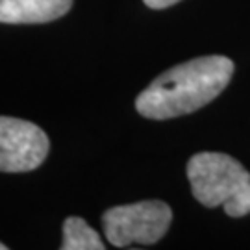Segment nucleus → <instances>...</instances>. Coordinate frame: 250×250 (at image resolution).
I'll use <instances>...</instances> for the list:
<instances>
[{"label":"nucleus","mask_w":250,"mask_h":250,"mask_svg":"<svg viewBox=\"0 0 250 250\" xmlns=\"http://www.w3.org/2000/svg\"><path fill=\"white\" fill-rule=\"evenodd\" d=\"M233 69V62L226 56H202L180 63L160 74L135 99V109L152 121L193 113L223 93Z\"/></svg>","instance_id":"obj_1"},{"label":"nucleus","mask_w":250,"mask_h":250,"mask_svg":"<svg viewBox=\"0 0 250 250\" xmlns=\"http://www.w3.org/2000/svg\"><path fill=\"white\" fill-rule=\"evenodd\" d=\"M170 223L172 209L161 200L115 206L102 213L106 239L117 249L154 245L167 233Z\"/></svg>","instance_id":"obj_2"},{"label":"nucleus","mask_w":250,"mask_h":250,"mask_svg":"<svg viewBox=\"0 0 250 250\" xmlns=\"http://www.w3.org/2000/svg\"><path fill=\"white\" fill-rule=\"evenodd\" d=\"M193 197L206 208L223 206L250 182V172L223 152H198L188 161Z\"/></svg>","instance_id":"obj_3"},{"label":"nucleus","mask_w":250,"mask_h":250,"mask_svg":"<svg viewBox=\"0 0 250 250\" xmlns=\"http://www.w3.org/2000/svg\"><path fill=\"white\" fill-rule=\"evenodd\" d=\"M50 141L37 125L15 117H0V170L28 172L46 160Z\"/></svg>","instance_id":"obj_4"},{"label":"nucleus","mask_w":250,"mask_h":250,"mask_svg":"<svg viewBox=\"0 0 250 250\" xmlns=\"http://www.w3.org/2000/svg\"><path fill=\"white\" fill-rule=\"evenodd\" d=\"M72 0H0V22L39 24L63 17Z\"/></svg>","instance_id":"obj_5"},{"label":"nucleus","mask_w":250,"mask_h":250,"mask_svg":"<svg viewBox=\"0 0 250 250\" xmlns=\"http://www.w3.org/2000/svg\"><path fill=\"white\" fill-rule=\"evenodd\" d=\"M100 235L80 217H69L63 223L62 250H104Z\"/></svg>","instance_id":"obj_6"},{"label":"nucleus","mask_w":250,"mask_h":250,"mask_svg":"<svg viewBox=\"0 0 250 250\" xmlns=\"http://www.w3.org/2000/svg\"><path fill=\"white\" fill-rule=\"evenodd\" d=\"M224 211L230 217H245L250 213V182L233 195L230 200L224 202Z\"/></svg>","instance_id":"obj_7"},{"label":"nucleus","mask_w":250,"mask_h":250,"mask_svg":"<svg viewBox=\"0 0 250 250\" xmlns=\"http://www.w3.org/2000/svg\"><path fill=\"white\" fill-rule=\"evenodd\" d=\"M143 2L152 9H165V8H169V6L178 4L180 0H143Z\"/></svg>","instance_id":"obj_8"},{"label":"nucleus","mask_w":250,"mask_h":250,"mask_svg":"<svg viewBox=\"0 0 250 250\" xmlns=\"http://www.w3.org/2000/svg\"><path fill=\"white\" fill-rule=\"evenodd\" d=\"M8 249V247H6V245H2V243H0V250H6Z\"/></svg>","instance_id":"obj_9"}]
</instances>
